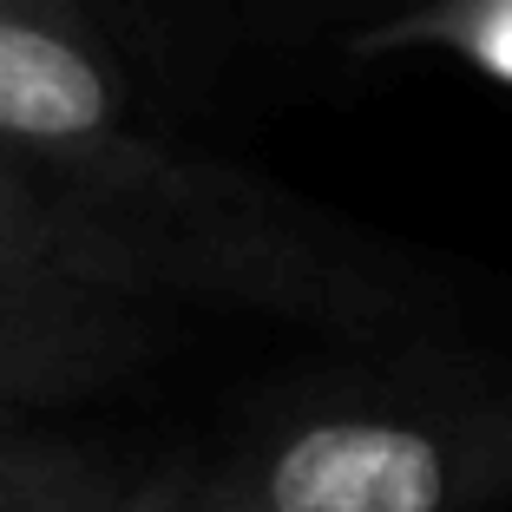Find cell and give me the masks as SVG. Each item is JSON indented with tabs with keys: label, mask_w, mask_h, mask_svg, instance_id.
<instances>
[{
	"label": "cell",
	"mask_w": 512,
	"mask_h": 512,
	"mask_svg": "<svg viewBox=\"0 0 512 512\" xmlns=\"http://www.w3.org/2000/svg\"><path fill=\"white\" fill-rule=\"evenodd\" d=\"M0 151L138 230L191 309L394 348L447 335L467 302L421 250L145 119L86 0H0Z\"/></svg>",
	"instance_id": "6da1fadb"
},
{
	"label": "cell",
	"mask_w": 512,
	"mask_h": 512,
	"mask_svg": "<svg viewBox=\"0 0 512 512\" xmlns=\"http://www.w3.org/2000/svg\"><path fill=\"white\" fill-rule=\"evenodd\" d=\"M230 512H499L512 506V362L394 342L270 394L204 460Z\"/></svg>",
	"instance_id": "7a4b0ae2"
},
{
	"label": "cell",
	"mask_w": 512,
	"mask_h": 512,
	"mask_svg": "<svg viewBox=\"0 0 512 512\" xmlns=\"http://www.w3.org/2000/svg\"><path fill=\"white\" fill-rule=\"evenodd\" d=\"M184 316L0 283V421H46L125 388L178 348Z\"/></svg>",
	"instance_id": "3957f363"
},
{
	"label": "cell",
	"mask_w": 512,
	"mask_h": 512,
	"mask_svg": "<svg viewBox=\"0 0 512 512\" xmlns=\"http://www.w3.org/2000/svg\"><path fill=\"white\" fill-rule=\"evenodd\" d=\"M145 467L53 421H0V512H125Z\"/></svg>",
	"instance_id": "277c9868"
},
{
	"label": "cell",
	"mask_w": 512,
	"mask_h": 512,
	"mask_svg": "<svg viewBox=\"0 0 512 512\" xmlns=\"http://www.w3.org/2000/svg\"><path fill=\"white\" fill-rule=\"evenodd\" d=\"M342 53L362 66L440 53L447 66L512 92V0H401L362 27H348Z\"/></svg>",
	"instance_id": "5b68a950"
},
{
	"label": "cell",
	"mask_w": 512,
	"mask_h": 512,
	"mask_svg": "<svg viewBox=\"0 0 512 512\" xmlns=\"http://www.w3.org/2000/svg\"><path fill=\"white\" fill-rule=\"evenodd\" d=\"M125 512H230V506L204 486L197 467H151L138 493L125 499Z\"/></svg>",
	"instance_id": "8992f818"
},
{
	"label": "cell",
	"mask_w": 512,
	"mask_h": 512,
	"mask_svg": "<svg viewBox=\"0 0 512 512\" xmlns=\"http://www.w3.org/2000/svg\"><path fill=\"white\" fill-rule=\"evenodd\" d=\"M86 7H92L99 20H106V33H112V40H119V33H145V27H138V14H132L138 0H86Z\"/></svg>",
	"instance_id": "52a82bcc"
},
{
	"label": "cell",
	"mask_w": 512,
	"mask_h": 512,
	"mask_svg": "<svg viewBox=\"0 0 512 512\" xmlns=\"http://www.w3.org/2000/svg\"><path fill=\"white\" fill-rule=\"evenodd\" d=\"M394 7H401V0H394Z\"/></svg>",
	"instance_id": "ba28073f"
}]
</instances>
